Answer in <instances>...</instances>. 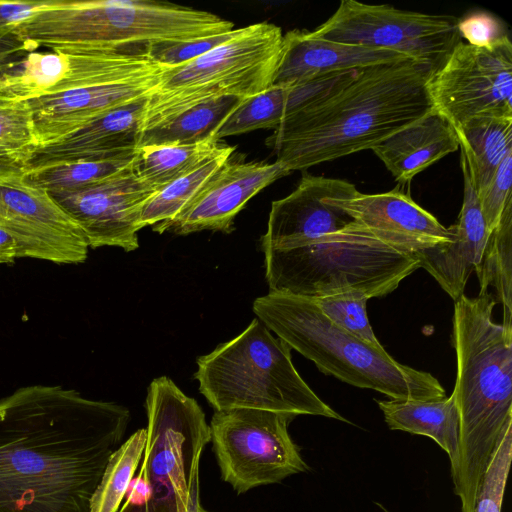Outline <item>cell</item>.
Masks as SVG:
<instances>
[{"label":"cell","mask_w":512,"mask_h":512,"mask_svg":"<svg viewBox=\"0 0 512 512\" xmlns=\"http://www.w3.org/2000/svg\"><path fill=\"white\" fill-rule=\"evenodd\" d=\"M36 49L33 44L21 39L15 33L0 36V74Z\"/></svg>","instance_id":"obj_40"},{"label":"cell","mask_w":512,"mask_h":512,"mask_svg":"<svg viewBox=\"0 0 512 512\" xmlns=\"http://www.w3.org/2000/svg\"><path fill=\"white\" fill-rule=\"evenodd\" d=\"M0 228L18 247V258L56 264L85 262L89 245L70 216L21 166L0 159Z\"/></svg>","instance_id":"obj_13"},{"label":"cell","mask_w":512,"mask_h":512,"mask_svg":"<svg viewBox=\"0 0 512 512\" xmlns=\"http://www.w3.org/2000/svg\"><path fill=\"white\" fill-rule=\"evenodd\" d=\"M290 87L271 86L244 99L218 129L215 138L235 136L259 129H277L290 113Z\"/></svg>","instance_id":"obj_32"},{"label":"cell","mask_w":512,"mask_h":512,"mask_svg":"<svg viewBox=\"0 0 512 512\" xmlns=\"http://www.w3.org/2000/svg\"><path fill=\"white\" fill-rule=\"evenodd\" d=\"M135 155L136 152L109 160L71 162L23 171L32 183L45 189L49 194L72 192L131 168Z\"/></svg>","instance_id":"obj_30"},{"label":"cell","mask_w":512,"mask_h":512,"mask_svg":"<svg viewBox=\"0 0 512 512\" xmlns=\"http://www.w3.org/2000/svg\"><path fill=\"white\" fill-rule=\"evenodd\" d=\"M44 1H0V36L13 34L25 20L48 4Z\"/></svg>","instance_id":"obj_39"},{"label":"cell","mask_w":512,"mask_h":512,"mask_svg":"<svg viewBox=\"0 0 512 512\" xmlns=\"http://www.w3.org/2000/svg\"><path fill=\"white\" fill-rule=\"evenodd\" d=\"M290 173L278 161L245 162L232 161L230 158L166 231L178 235L202 230L231 233L235 217L247 202L265 187Z\"/></svg>","instance_id":"obj_19"},{"label":"cell","mask_w":512,"mask_h":512,"mask_svg":"<svg viewBox=\"0 0 512 512\" xmlns=\"http://www.w3.org/2000/svg\"><path fill=\"white\" fill-rule=\"evenodd\" d=\"M433 69L410 58L359 68L341 88L286 117L266 145L291 172L373 149L433 106Z\"/></svg>","instance_id":"obj_2"},{"label":"cell","mask_w":512,"mask_h":512,"mask_svg":"<svg viewBox=\"0 0 512 512\" xmlns=\"http://www.w3.org/2000/svg\"><path fill=\"white\" fill-rule=\"evenodd\" d=\"M456 131L473 188L479 197L512 151V118L474 117Z\"/></svg>","instance_id":"obj_25"},{"label":"cell","mask_w":512,"mask_h":512,"mask_svg":"<svg viewBox=\"0 0 512 512\" xmlns=\"http://www.w3.org/2000/svg\"><path fill=\"white\" fill-rule=\"evenodd\" d=\"M162 65L149 55L148 50L33 51L0 74V97L28 101L127 78Z\"/></svg>","instance_id":"obj_14"},{"label":"cell","mask_w":512,"mask_h":512,"mask_svg":"<svg viewBox=\"0 0 512 512\" xmlns=\"http://www.w3.org/2000/svg\"><path fill=\"white\" fill-rule=\"evenodd\" d=\"M252 309L270 331L324 374L390 399L445 396L432 374L397 362L384 347H374L333 324L310 298L269 292L256 298Z\"/></svg>","instance_id":"obj_5"},{"label":"cell","mask_w":512,"mask_h":512,"mask_svg":"<svg viewBox=\"0 0 512 512\" xmlns=\"http://www.w3.org/2000/svg\"><path fill=\"white\" fill-rule=\"evenodd\" d=\"M239 31L240 28H237L224 33L188 41L152 45L148 48V53L160 64L177 66L206 54L215 47L233 38Z\"/></svg>","instance_id":"obj_36"},{"label":"cell","mask_w":512,"mask_h":512,"mask_svg":"<svg viewBox=\"0 0 512 512\" xmlns=\"http://www.w3.org/2000/svg\"><path fill=\"white\" fill-rule=\"evenodd\" d=\"M186 512H208L200 505L199 497V465H197L190 476L188 484V501Z\"/></svg>","instance_id":"obj_43"},{"label":"cell","mask_w":512,"mask_h":512,"mask_svg":"<svg viewBox=\"0 0 512 512\" xmlns=\"http://www.w3.org/2000/svg\"><path fill=\"white\" fill-rule=\"evenodd\" d=\"M327 201L343 209L381 241L413 255L453 239L451 227H444L398 189L379 194L359 192L350 198Z\"/></svg>","instance_id":"obj_18"},{"label":"cell","mask_w":512,"mask_h":512,"mask_svg":"<svg viewBox=\"0 0 512 512\" xmlns=\"http://www.w3.org/2000/svg\"><path fill=\"white\" fill-rule=\"evenodd\" d=\"M460 146L453 126L434 109L411 125L394 133L372 151L400 184Z\"/></svg>","instance_id":"obj_23"},{"label":"cell","mask_w":512,"mask_h":512,"mask_svg":"<svg viewBox=\"0 0 512 512\" xmlns=\"http://www.w3.org/2000/svg\"><path fill=\"white\" fill-rule=\"evenodd\" d=\"M406 58L395 51L332 42L314 38L307 30H292L283 35L272 86L293 87L325 74Z\"/></svg>","instance_id":"obj_22"},{"label":"cell","mask_w":512,"mask_h":512,"mask_svg":"<svg viewBox=\"0 0 512 512\" xmlns=\"http://www.w3.org/2000/svg\"><path fill=\"white\" fill-rule=\"evenodd\" d=\"M36 148L27 101L0 97V159L22 166Z\"/></svg>","instance_id":"obj_33"},{"label":"cell","mask_w":512,"mask_h":512,"mask_svg":"<svg viewBox=\"0 0 512 512\" xmlns=\"http://www.w3.org/2000/svg\"><path fill=\"white\" fill-rule=\"evenodd\" d=\"M156 193L134 172L133 166L106 180L72 192L50 194L82 230L89 247H139L140 217Z\"/></svg>","instance_id":"obj_15"},{"label":"cell","mask_w":512,"mask_h":512,"mask_svg":"<svg viewBox=\"0 0 512 512\" xmlns=\"http://www.w3.org/2000/svg\"><path fill=\"white\" fill-rule=\"evenodd\" d=\"M426 89L433 109L455 130L474 117L512 118L509 36L485 47L459 42Z\"/></svg>","instance_id":"obj_12"},{"label":"cell","mask_w":512,"mask_h":512,"mask_svg":"<svg viewBox=\"0 0 512 512\" xmlns=\"http://www.w3.org/2000/svg\"><path fill=\"white\" fill-rule=\"evenodd\" d=\"M262 250L269 292L311 299L347 290L382 297L420 268L415 255L381 241L355 220L307 246Z\"/></svg>","instance_id":"obj_7"},{"label":"cell","mask_w":512,"mask_h":512,"mask_svg":"<svg viewBox=\"0 0 512 512\" xmlns=\"http://www.w3.org/2000/svg\"><path fill=\"white\" fill-rule=\"evenodd\" d=\"M358 193L348 181L303 174L293 192L272 202L262 249L303 247L345 229L354 219L327 198H350Z\"/></svg>","instance_id":"obj_16"},{"label":"cell","mask_w":512,"mask_h":512,"mask_svg":"<svg viewBox=\"0 0 512 512\" xmlns=\"http://www.w3.org/2000/svg\"><path fill=\"white\" fill-rule=\"evenodd\" d=\"M475 272L480 286L479 296L488 293V287H494L503 307L502 324L512 326V201L490 232Z\"/></svg>","instance_id":"obj_29"},{"label":"cell","mask_w":512,"mask_h":512,"mask_svg":"<svg viewBox=\"0 0 512 512\" xmlns=\"http://www.w3.org/2000/svg\"><path fill=\"white\" fill-rule=\"evenodd\" d=\"M146 443L145 428L137 430L111 455L93 495L90 512H118L137 471Z\"/></svg>","instance_id":"obj_31"},{"label":"cell","mask_w":512,"mask_h":512,"mask_svg":"<svg viewBox=\"0 0 512 512\" xmlns=\"http://www.w3.org/2000/svg\"><path fill=\"white\" fill-rule=\"evenodd\" d=\"M496 301L486 293L454 304L452 344L457 357L455 397L459 462L452 480L462 512H474L495 447L512 425V326L493 321Z\"/></svg>","instance_id":"obj_3"},{"label":"cell","mask_w":512,"mask_h":512,"mask_svg":"<svg viewBox=\"0 0 512 512\" xmlns=\"http://www.w3.org/2000/svg\"><path fill=\"white\" fill-rule=\"evenodd\" d=\"M18 259V247L14 238L0 228V264H11Z\"/></svg>","instance_id":"obj_42"},{"label":"cell","mask_w":512,"mask_h":512,"mask_svg":"<svg viewBox=\"0 0 512 512\" xmlns=\"http://www.w3.org/2000/svg\"><path fill=\"white\" fill-rule=\"evenodd\" d=\"M368 299L360 291L347 290L312 300L330 322L364 342L381 348L383 346L375 336L367 316Z\"/></svg>","instance_id":"obj_34"},{"label":"cell","mask_w":512,"mask_h":512,"mask_svg":"<svg viewBox=\"0 0 512 512\" xmlns=\"http://www.w3.org/2000/svg\"><path fill=\"white\" fill-rule=\"evenodd\" d=\"M296 416L246 408L215 411L210 441L222 479L238 494L309 470L288 432Z\"/></svg>","instance_id":"obj_10"},{"label":"cell","mask_w":512,"mask_h":512,"mask_svg":"<svg viewBox=\"0 0 512 512\" xmlns=\"http://www.w3.org/2000/svg\"><path fill=\"white\" fill-rule=\"evenodd\" d=\"M233 29L216 14L168 2L49 0L14 33L52 51L131 52Z\"/></svg>","instance_id":"obj_4"},{"label":"cell","mask_w":512,"mask_h":512,"mask_svg":"<svg viewBox=\"0 0 512 512\" xmlns=\"http://www.w3.org/2000/svg\"><path fill=\"white\" fill-rule=\"evenodd\" d=\"M283 35L275 24H251L206 54L168 67L147 96L141 132L207 101L230 96L246 99L271 87Z\"/></svg>","instance_id":"obj_8"},{"label":"cell","mask_w":512,"mask_h":512,"mask_svg":"<svg viewBox=\"0 0 512 512\" xmlns=\"http://www.w3.org/2000/svg\"><path fill=\"white\" fill-rule=\"evenodd\" d=\"M194 377L215 411L246 408L348 422L315 394L294 367L291 348L257 318L200 356Z\"/></svg>","instance_id":"obj_6"},{"label":"cell","mask_w":512,"mask_h":512,"mask_svg":"<svg viewBox=\"0 0 512 512\" xmlns=\"http://www.w3.org/2000/svg\"><path fill=\"white\" fill-rule=\"evenodd\" d=\"M209 139L188 145H153L138 147L134 172L154 191L194 170L211 157L221 146Z\"/></svg>","instance_id":"obj_28"},{"label":"cell","mask_w":512,"mask_h":512,"mask_svg":"<svg viewBox=\"0 0 512 512\" xmlns=\"http://www.w3.org/2000/svg\"><path fill=\"white\" fill-rule=\"evenodd\" d=\"M460 166L464 193L457 222L450 226L452 241L415 254L420 268H424L454 301L464 295L467 281L480 264L490 234L462 152Z\"/></svg>","instance_id":"obj_21"},{"label":"cell","mask_w":512,"mask_h":512,"mask_svg":"<svg viewBox=\"0 0 512 512\" xmlns=\"http://www.w3.org/2000/svg\"><path fill=\"white\" fill-rule=\"evenodd\" d=\"M458 31L461 39L476 47L489 46L508 35L503 23L485 12L471 13L459 19Z\"/></svg>","instance_id":"obj_38"},{"label":"cell","mask_w":512,"mask_h":512,"mask_svg":"<svg viewBox=\"0 0 512 512\" xmlns=\"http://www.w3.org/2000/svg\"><path fill=\"white\" fill-rule=\"evenodd\" d=\"M391 430L423 435L434 440L447 454L451 476L459 462V413L455 397L430 400L389 399L377 401Z\"/></svg>","instance_id":"obj_24"},{"label":"cell","mask_w":512,"mask_h":512,"mask_svg":"<svg viewBox=\"0 0 512 512\" xmlns=\"http://www.w3.org/2000/svg\"><path fill=\"white\" fill-rule=\"evenodd\" d=\"M512 459V425L501 435L478 490L474 512H501Z\"/></svg>","instance_id":"obj_35"},{"label":"cell","mask_w":512,"mask_h":512,"mask_svg":"<svg viewBox=\"0 0 512 512\" xmlns=\"http://www.w3.org/2000/svg\"><path fill=\"white\" fill-rule=\"evenodd\" d=\"M148 424L138 477L152 488L149 512H186L193 469L211 440L197 401L168 377L155 378L145 401Z\"/></svg>","instance_id":"obj_9"},{"label":"cell","mask_w":512,"mask_h":512,"mask_svg":"<svg viewBox=\"0 0 512 512\" xmlns=\"http://www.w3.org/2000/svg\"><path fill=\"white\" fill-rule=\"evenodd\" d=\"M153 495L149 483L140 477L133 478L125 495L126 503L134 507H146Z\"/></svg>","instance_id":"obj_41"},{"label":"cell","mask_w":512,"mask_h":512,"mask_svg":"<svg viewBox=\"0 0 512 512\" xmlns=\"http://www.w3.org/2000/svg\"><path fill=\"white\" fill-rule=\"evenodd\" d=\"M234 146L220 148L200 166L172 181L145 203L140 217L141 229L152 226L153 231L163 233L180 217L207 187L221 167L231 158Z\"/></svg>","instance_id":"obj_26"},{"label":"cell","mask_w":512,"mask_h":512,"mask_svg":"<svg viewBox=\"0 0 512 512\" xmlns=\"http://www.w3.org/2000/svg\"><path fill=\"white\" fill-rule=\"evenodd\" d=\"M511 185L512 151L504 157L489 185L478 197L480 209L489 232L497 226L505 207L512 201Z\"/></svg>","instance_id":"obj_37"},{"label":"cell","mask_w":512,"mask_h":512,"mask_svg":"<svg viewBox=\"0 0 512 512\" xmlns=\"http://www.w3.org/2000/svg\"><path fill=\"white\" fill-rule=\"evenodd\" d=\"M243 100L233 96L221 97L192 107L142 131L138 147L188 145L216 139L220 126Z\"/></svg>","instance_id":"obj_27"},{"label":"cell","mask_w":512,"mask_h":512,"mask_svg":"<svg viewBox=\"0 0 512 512\" xmlns=\"http://www.w3.org/2000/svg\"><path fill=\"white\" fill-rule=\"evenodd\" d=\"M168 67L162 65L127 78L28 100L37 148L55 142L119 107L147 97Z\"/></svg>","instance_id":"obj_17"},{"label":"cell","mask_w":512,"mask_h":512,"mask_svg":"<svg viewBox=\"0 0 512 512\" xmlns=\"http://www.w3.org/2000/svg\"><path fill=\"white\" fill-rule=\"evenodd\" d=\"M129 410L62 386L0 399V512H90Z\"/></svg>","instance_id":"obj_1"},{"label":"cell","mask_w":512,"mask_h":512,"mask_svg":"<svg viewBox=\"0 0 512 512\" xmlns=\"http://www.w3.org/2000/svg\"><path fill=\"white\" fill-rule=\"evenodd\" d=\"M459 19L390 5L342 0L337 10L309 35L347 45L395 51L436 72L462 41Z\"/></svg>","instance_id":"obj_11"},{"label":"cell","mask_w":512,"mask_h":512,"mask_svg":"<svg viewBox=\"0 0 512 512\" xmlns=\"http://www.w3.org/2000/svg\"><path fill=\"white\" fill-rule=\"evenodd\" d=\"M146 100L144 97L119 107L55 142L36 148L22 169L109 160L136 152Z\"/></svg>","instance_id":"obj_20"}]
</instances>
